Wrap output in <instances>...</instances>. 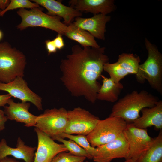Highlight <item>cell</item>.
<instances>
[{
    "instance_id": "14",
    "label": "cell",
    "mask_w": 162,
    "mask_h": 162,
    "mask_svg": "<svg viewBox=\"0 0 162 162\" xmlns=\"http://www.w3.org/2000/svg\"><path fill=\"white\" fill-rule=\"evenodd\" d=\"M111 19L110 16L99 14L89 18L77 17L73 23L88 32L94 38L104 40L106 24Z\"/></svg>"
},
{
    "instance_id": "31",
    "label": "cell",
    "mask_w": 162,
    "mask_h": 162,
    "mask_svg": "<svg viewBox=\"0 0 162 162\" xmlns=\"http://www.w3.org/2000/svg\"><path fill=\"white\" fill-rule=\"evenodd\" d=\"M10 2L9 0H0V9L2 11L4 10L8 6Z\"/></svg>"
},
{
    "instance_id": "9",
    "label": "cell",
    "mask_w": 162,
    "mask_h": 162,
    "mask_svg": "<svg viewBox=\"0 0 162 162\" xmlns=\"http://www.w3.org/2000/svg\"><path fill=\"white\" fill-rule=\"evenodd\" d=\"M100 120L89 111L81 107L68 111L67 123L64 133L87 136Z\"/></svg>"
},
{
    "instance_id": "30",
    "label": "cell",
    "mask_w": 162,
    "mask_h": 162,
    "mask_svg": "<svg viewBox=\"0 0 162 162\" xmlns=\"http://www.w3.org/2000/svg\"><path fill=\"white\" fill-rule=\"evenodd\" d=\"M12 96L9 94L0 95V107L5 106Z\"/></svg>"
},
{
    "instance_id": "2",
    "label": "cell",
    "mask_w": 162,
    "mask_h": 162,
    "mask_svg": "<svg viewBox=\"0 0 162 162\" xmlns=\"http://www.w3.org/2000/svg\"><path fill=\"white\" fill-rule=\"evenodd\" d=\"M158 101V97L146 91H134L114 104L109 116L119 117L127 123H131L140 116L143 109L152 107Z\"/></svg>"
},
{
    "instance_id": "11",
    "label": "cell",
    "mask_w": 162,
    "mask_h": 162,
    "mask_svg": "<svg viewBox=\"0 0 162 162\" xmlns=\"http://www.w3.org/2000/svg\"><path fill=\"white\" fill-rule=\"evenodd\" d=\"M92 159L94 162H110L116 158H127L129 149L123 133L114 140L97 147Z\"/></svg>"
},
{
    "instance_id": "21",
    "label": "cell",
    "mask_w": 162,
    "mask_h": 162,
    "mask_svg": "<svg viewBox=\"0 0 162 162\" xmlns=\"http://www.w3.org/2000/svg\"><path fill=\"white\" fill-rule=\"evenodd\" d=\"M68 26L70 30L64 34L68 38L78 42L82 47H100L95 38L88 32L76 26L72 22Z\"/></svg>"
},
{
    "instance_id": "16",
    "label": "cell",
    "mask_w": 162,
    "mask_h": 162,
    "mask_svg": "<svg viewBox=\"0 0 162 162\" xmlns=\"http://www.w3.org/2000/svg\"><path fill=\"white\" fill-rule=\"evenodd\" d=\"M114 0H71L70 6L82 13L107 15L116 9Z\"/></svg>"
},
{
    "instance_id": "15",
    "label": "cell",
    "mask_w": 162,
    "mask_h": 162,
    "mask_svg": "<svg viewBox=\"0 0 162 162\" xmlns=\"http://www.w3.org/2000/svg\"><path fill=\"white\" fill-rule=\"evenodd\" d=\"M7 104L8 105L4 106V111L8 119L24 123L27 127H35L37 116L29 111V103H16L11 98Z\"/></svg>"
},
{
    "instance_id": "34",
    "label": "cell",
    "mask_w": 162,
    "mask_h": 162,
    "mask_svg": "<svg viewBox=\"0 0 162 162\" xmlns=\"http://www.w3.org/2000/svg\"><path fill=\"white\" fill-rule=\"evenodd\" d=\"M124 162H133L130 160H126Z\"/></svg>"
},
{
    "instance_id": "17",
    "label": "cell",
    "mask_w": 162,
    "mask_h": 162,
    "mask_svg": "<svg viewBox=\"0 0 162 162\" xmlns=\"http://www.w3.org/2000/svg\"><path fill=\"white\" fill-rule=\"evenodd\" d=\"M32 1L45 8L48 14L62 18L64 23L68 26L74 19L81 17L82 13L76 9L63 4L61 2L55 0H33Z\"/></svg>"
},
{
    "instance_id": "24",
    "label": "cell",
    "mask_w": 162,
    "mask_h": 162,
    "mask_svg": "<svg viewBox=\"0 0 162 162\" xmlns=\"http://www.w3.org/2000/svg\"><path fill=\"white\" fill-rule=\"evenodd\" d=\"M58 137L63 139L67 138L74 141L85 149L92 157L93 159L96 152V148L91 146L87 139L86 136L82 135H74L63 133Z\"/></svg>"
},
{
    "instance_id": "26",
    "label": "cell",
    "mask_w": 162,
    "mask_h": 162,
    "mask_svg": "<svg viewBox=\"0 0 162 162\" xmlns=\"http://www.w3.org/2000/svg\"><path fill=\"white\" fill-rule=\"evenodd\" d=\"M86 158L85 157L77 156L69 152H63L56 155L51 162H81Z\"/></svg>"
},
{
    "instance_id": "19",
    "label": "cell",
    "mask_w": 162,
    "mask_h": 162,
    "mask_svg": "<svg viewBox=\"0 0 162 162\" xmlns=\"http://www.w3.org/2000/svg\"><path fill=\"white\" fill-rule=\"evenodd\" d=\"M142 115L132 123L136 127L140 129L154 126L156 129H162V101H158L151 107H146L141 111Z\"/></svg>"
},
{
    "instance_id": "22",
    "label": "cell",
    "mask_w": 162,
    "mask_h": 162,
    "mask_svg": "<svg viewBox=\"0 0 162 162\" xmlns=\"http://www.w3.org/2000/svg\"><path fill=\"white\" fill-rule=\"evenodd\" d=\"M136 162H162V130L154 138L149 148Z\"/></svg>"
},
{
    "instance_id": "28",
    "label": "cell",
    "mask_w": 162,
    "mask_h": 162,
    "mask_svg": "<svg viewBox=\"0 0 162 162\" xmlns=\"http://www.w3.org/2000/svg\"><path fill=\"white\" fill-rule=\"evenodd\" d=\"M45 44L49 55L56 52L57 49L55 46L53 40H46L45 41Z\"/></svg>"
},
{
    "instance_id": "29",
    "label": "cell",
    "mask_w": 162,
    "mask_h": 162,
    "mask_svg": "<svg viewBox=\"0 0 162 162\" xmlns=\"http://www.w3.org/2000/svg\"><path fill=\"white\" fill-rule=\"evenodd\" d=\"M8 120L4 111L0 108V132L5 128V123Z\"/></svg>"
},
{
    "instance_id": "3",
    "label": "cell",
    "mask_w": 162,
    "mask_h": 162,
    "mask_svg": "<svg viewBox=\"0 0 162 162\" xmlns=\"http://www.w3.org/2000/svg\"><path fill=\"white\" fill-rule=\"evenodd\" d=\"M148 58L142 64H140L135 74L137 81L144 83L146 80L152 88L162 94V55L155 45L146 38L145 39Z\"/></svg>"
},
{
    "instance_id": "8",
    "label": "cell",
    "mask_w": 162,
    "mask_h": 162,
    "mask_svg": "<svg viewBox=\"0 0 162 162\" xmlns=\"http://www.w3.org/2000/svg\"><path fill=\"white\" fill-rule=\"evenodd\" d=\"M123 134L128 145L129 152L125 160L136 162L149 148L154 138L149 135L146 129H140L127 123Z\"/></svg>"
},
{
    "instance_id": "18",
    "label": "cell",
    "mask_w": 162,
    "mask_h": 162,
    "mask_svg": "<svg viewBox=\"0 0 162 162\" xmlns=\"http://www.w3.org/2000/svg\"><path fill=\"white\" fill-rule=\"evenodd\" d=\"M36 148V147L25 145L20 137L17 139L16 148L8 145L6 140L3 138L0 141V160L11 155L15 158L22 159L25 162H33Z\"/></svg>"
},
{
    "instance_id": "27",
    "label": "cell",
    "mask_w": 162,
    "mask_h": 162,
    "mask_svg": "<svg viewBox=\"0 0 162 162\" xmlns=\"http://www.w3.org/2000/svg\"><path fill=\"white\" fill-rule=\"evenodd\" d=\"M62 35L61 34H58L56 37L52 40L57 50H61L65 46L64 42Z\"/></svg>"
},
{
    "instance_id": "33",
    "label": "cell",
    "mask_w": 162,
    "mask_h": 162,
    "mask_svg": "<svg viewBox=\"0 0 162 162\" xmlns=\"http://www.w3.org/2000/svg\"><path fill=\"white\" fill-rule=\"evenodd\" d=\"M3 36V34L2 32L0 30V40L2 39Z\"/></svg>"
},
{
    "instance_id": "6",
    "label": "cell",
    "mask_w": 162,
    "mask_h": 162,
    "mask_svg": "<svg viewBox=\"0 0 162 162\" xmlns=\"http://www.w3.org/2000/svg\"><path fill=\"white\" fill-rule=\"evenodd\" d=\"M127 123L121 118L109 116L100 120L92 131L86 136L91 146L96 148L116 139L125 129Z\"/></svg>"
},
{
    "instance_id": "1",
    "label": "cell",
    "mask_w": 162,
    "mask_h": 162,
    "mask_svg": "<svg viewBox=\"0 0 162 162\" xmlns=\"http://www.w3.org/2000/svg\"><path fill=\"white\" fill-rule=\"evenodd\" d=\"M105 47H82L75 44L71 52L62 59L60 65V79L67 90L74 97H83L94 103L101 85V78L105 64L109 58Z\"/></svg>"
},
{
    "instance_id": "4",
    "label": "cell",
    "mask_w": 162,
    "mask_h": 162,
    "mask_svg": "<svg viewBox=\"0 0 162 162\" xmlns=\"http://www.w3.org/2000/svg\"><path fill=\"white\" fill-rule=\"evenodd\" d=\"M26 63L22 52L7 42L0 43V82L7 83L23 77Z\"/></svg>"
},
{
    "instance_id": "32",
    "label": "cell",
    "mask_w": 162,
    "mask_h": 162,
    "mask_svg": "<svg viewBox=\"0 0 162 162\" xmlns=\"http://www.w3.org/2000/svg\"><path fill=\"white\" fill-rule=\"evenodd\" d=\"M0 162H20L15 159L9 157L8 156L5 157L0 160Z\"/></svg>"
},
{
    "instance_id": "10",
    "label": "cell",
    "mask_w": 162,
    "mask_h": 162,
    "mask_svg": "<svg viewBox=\"0 0 162 162\" xmlns=\"http://www.w3.org/2000/svg\"><path fill=\"white\" fill-rule=\"evenodd\" d=\"M140 62V57L137 55L123 53L119 55L117 62L105 64L104 70L109 74L114 81L118 82L128 75L136 74Z\"/></svg>"
},
{
    "instance_id": "23",
    "label": "cell",
    "mask_w": 162,
    "mask_h": 162,
    "mask_svg": "<svg viewBox=\"0 0 162 162\" xmlns=\"http://www.w3.org/2000/svg\"><path fill=\"white\" fill-rule=\"evenodd\" d=\"M62 143L67 148L69 152L74 155L79 157H85L90 159H92V157L84 148L79 146L74 141L66 140L59 137L52 138Z\"/></svg>"
},
{
    "instance_id": "25",
    "label": "cell",
    "mask_w": 162,
    "mask_h": 162,
    "mask_svg": "<svg viewBox=\"0 0 162 162\" xmlns=\"http://www.w3.org/2000/svg\"><path fill=\"white\" fill-rule=\"evenodd\" d=\"M40 6L37 4L32 2L28 0H11L8 7L0 13V16H4L8 11L17 8H30L31 9L39 8Z\"/></svg>"
},
{
    "instance_id": "20",
    "label": "cell",
    "mask_w": 162,
    "mask_h": 162,
    "mask_svg": "<svg viewBox=\"0 0 162 162\" xmlns=\"http://www.w3.org/2000/svg\"><path fill=\"white\" fill-rule=\"evenodd\" d=\"M101 77L102 79V84L98 92L97 99L111 102L116 101L123 88V85L120 82H116L104 75H102Z\"/></svg>"
},
{
    "instance_id": "5",
    "label": "cell",
    "mask_w": 162,
    "mask_h": 162,
    "mask_svg": "<svg viewBox=\"0 0 162 162\" xmlns=\"http://www.w3.org/2000/svg\"><path fill=\"white\" fill-rule=\"evenodd\" d=\"M17 13L22 19L21 22L17 27L21 30L28 27H41L49 29L63 35L70 29L68 26L61 22V18L45 13L40 7L29 10L20 9Z\"/></svg>"
},
{
    "instance_id": "36",
    "label": "cell",
    "mask_w": 162,
    "mask_h": 162,
    "mask_svg": "<svg viewBox=\"0 0 162 162\" xmlns=\"http://www.w3.org/2000/svg\"><path fill=\"white\" fill-rule=\"evenodd\" d=\"M2 11V10H1L0 9V13Z\"/></svg>"
},
{
    "instance_id": "12",
    "label": "cell",
    "mask_w": 162,
    "mask_h": 162,
    "mask_svg": "<svg viewBox=\"0 0 162 162\" xmlns=\"http://www.w3.org/2000/svg\"><path fill=\"white\" fill-rule=\"evenodd\" d=\"M0 90L8 92L22 101L32 103L39 110H43L41 98L30 89L23 77H17L7 83L0 82Z\"/></svg>"
},
{
    "instance_id": "7",
    "label": "cell",
    "mask_w": 162,
    "mask_h": 162,
    "mask_svg": "<svg viewBox=\"0 0 162 162\" xmlns=\"http://www.w3.org/2000/svg\"><path fill=\"white\" fill-rule=\"evenodd\" d=\"M68 112L63 107L46 109L37 116L35 127L52 138L59 136L65 132Z\"/></svg>"
},
{
    "instance_id": "35",
    "label": "cell",
    "mask_w": 162,
    "mask_h": 162,
    "mask_svg": "<svg viewBox=\"0 0 162 162\" xmlns=\"http://www.w3.org/2000/svg\"><path fill=\"white\" fill-rule=\"evenodd\" d=\"M88 162V161H82V162Z\"/></svg>"
},
{
    "instance_id": "13",
    "label": "cell",
    "mask_w": 162,
    "mask_h": 162,
    "mask_svg": "<svg viewBox=\"0 0 162 162\" xmlns=\"http://www.w3.org/2000/svg\"><path fill=\"white\" fill-rule=\"evenodd\" d=\"M38 139V145L33 162H51L58 153L68 152L63 144L56 143L51 137L35 127Z\"/></svg>"
}]
</instances>
